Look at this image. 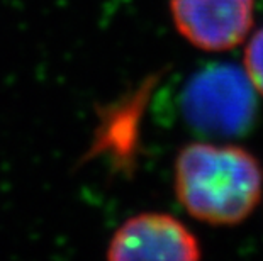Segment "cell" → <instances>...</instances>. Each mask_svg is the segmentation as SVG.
I'll return each mask as SVG.
<instances>
[{
	"label": "cell",
	"mask_w": 263,
	"mask_h": 261,
	"mask_svg": "<svg viewBox=\"0 0 263 261\" xmlns=\"http://www.w3.org/2000/svg\"><path fill=\"white\" fill-rule=\"evenodd\" d=\"M177 32L202 51L224 53L246 43L255 24V0H170Z\"/></svg>",
	"instance_id": "3"
},
{
	"label": "cell",
	"mask_w": 263,
	"mask_h": 261,
	"mask_svg": "<svg viewBox=\"0 0 263 261\" xmlns=\"http://www.w3.org/2000/svg\"><path fill=\"white\" fill-rule=\"evenodd\" d=\"M173 187L190 217L209 226H238L263 198V165L238 144L195 141L177 154Z\"/></svg>",
	"instance_id": "1"
},
{
	"label": "cell",
	"mask_w": 263,
	"mask_h": 261,
	"mask_svg": "<svg viewBox=\"0 0 263 261\" xmlns=\"http://www.w3.org/2000/svg\"><path fill=\"white\" fill-rule=\"evenodd\" d=\"M243 70L256 93L263 97V27L246 39Z\"/></svg>",
	"instance_id": "5"
},
{
	"label": "cell",
	"mask_w": 263,
	"mask_h": 261,
	"mask_svg": "<svg viewBox=\"0 0 263 261\" xmlns=\"http://www.w3.org/2000/svg\"><path fill=\"white\" fill-rule=\"evenodd\" d=\"M105 256L110 261H195L202 249L182 220L163 212H143L119 226Z\"/></svg>",
	"instance_id": "4"
},
{
	"label": "cell",
	"mask_w": 263,
	"mask_h": 261,
	"mask_svg": "<svg viewBox=\"0 0 263 261\" xmlns=\"http://www.w3.org/2000/svg\"><path fill=\"white\" fill-rule=\"evenodd\" d=\"M258 93L245 70L231 63L211 65L194 73L180 95L183 121L211 139H234L253 129Z\"/></svg>",
	"instance_id": "2"
}]
</instances>
